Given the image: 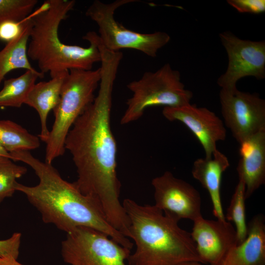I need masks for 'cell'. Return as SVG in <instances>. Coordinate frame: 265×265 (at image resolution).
Listing matches in <instances>:
<instances>
[{
	"instance_id": "cell-20",
	"label": "cell",
	"mask_w": 265,
	"mask_h": 265,
	"mask_svg": "<svg viewBox=\"0 0 265 265\" xmlns=\"http://www.w3.org/2000/svg\"><path fill=\"white\" fill-rule=\"evenodd\" d=\"M39 138L18 124L9 120H0V145L10 153L39 148Z\"/></svg>"
},
{
	"instance_id": "cell-4",
	"label": "cell",
	"mask_w": 265,
	"mask_h": 265,
	"mask_svg": "<svg viewBox=\"0 0 265 265\" xmlns=\"http://www.w3.org/2000/svg\"><path fill=\"white\" fill-rule=\"evenodd\" d=\"M75 3L74 0H47L31 14L27 56L36 63L39 72L49 73L51 78L71 69L92 70L101 61L95 31L82 37L89 43L86 48L65 44L59 38V25Z\"/></svg>"
},
{
	"instance_id": "cell-22",
	"label": "cell",
	"mask_w": 265,
	"mask_h": 265,
	"mask_svg": "<svg viewBox=\"0 0 265 265\" xmlns=\"http://www.w3.org/2000/svg\"><path fill=\"white\" fill-rule=\"evenodd\" d=\"M10 158L0 156V203L16 191V179L25 175L27 168L14 163Z\"/></svg>"
},
{
	"instance_id": "cell-17",
	"label": "cell",
	"mask_w": 265,
	"mask_h": 265,
	"mask_svg": "<svg viewBox=\"0 0 265 265\" xmlns=\"http://www.w3.org/2000/svg\"><path fill=\"white\" fill-rule=\"evenodd\" d=\"M68 72L52 78L48 81L35 83L25 102V104L38 112L41 124L38 137L45 143L50 133L47 125V117L51 110H53L59 103L62 83Z\"/></svg>"
},
{
	"instance_id": "cell-13",
	"label": "cell",
	"mask_w": 265,
	"mask_h": 265,
	"mask_svg": "<svg viewBox=\"0 0 265 265\" xmlns=\"http://www.w3.org/2000/svg\"><path fill=\"white\" fill-rule=\"evenodd\" d=\"M191 236L204 264L220 265L229 251L237 245L236 229L230 222L206 219L193 221Z\"/></svg>"
},
{
	"instance_id": "cell-21",
	"label": "cell",
	"mask_w": 265,
	"mask_h": 265,
	"mask_svg": "<svg viewBox=\"0 0 265 265\" xmlns=\"http://www.w3.org/2000/svg\"><path fill=\"white\" fill-rule=\"evenodd\" d=\"M245 184L238 179L225 216L226 220L233 222L235 225L237 245L246 238L248 232L245 220Z\"/></svg>"
},
{
	"instance_id": "cell-12",
	"label": "cell",
	"mask_w": 265,
	"mask_h": 265,
	"mask_svg": "<svg viewBox=\"0 0 265 265\" xmlns=\"http://www.w3.org/2000/svg\"><path fill=\"white\" fill-rule=\"evenodd\" d=\"M162 113L169 121H180L191 131L202 145L205 158H211L217 150V142L226 138V130L223 122L206 107L188 104L164 107Z\"/></svg>"
},
{
	"instance_id": "cell-2",
	"label": "cell",
	"mask_w": 265,
	"mask_h": 265,
	"mask_svg": "<svg viewBox=\"0 0 265 265\" xmlns=\"http://www.w3.org/2000/svg\"><path fill=\"white\" fill-rule=\"evenodd\" d=\"M10 155L14 161L30 166L38 177V185L30 186L17 182L15 189L26 196L44 223L53 224L66 234L78 227L92 228L132 249L133 243L111 226L99 203L82 194L75 182L63 179L52 164L40 160L29 151H17Z\"/></svg>"
},
{
	"instance_id": "cell-6",
	"label": "cell",
	"mask_w": 265,
	"mask_h": 265,
	"mask_svg": "<svg viewBox=\"0 0 265 265\" xmlns=\"http://www.w3.org/2000/svg\"><path fill=\"white\" fill-rule=\"evenodd\" d=\"M132 95L120 120L126 125L140 118L149 107H176L190 104L192 92L186 89L180 73L169 63L155 72H146L140 79L127 85Z\"/></svg>"
},
{
	"instance_id": "cell-15",
	"label": "cell",
	"mask_w": 265,
	"mask_h": 265,
	"mask_svg": "<svg viewBox=\"0 0 265 265\" xmlns=\"http://www.w3.org/2000/svg\"><path fill=\"white\" fill-rule=\"evenodd\" d=\"M227 157L216 150L211 158H200L193 164L191 173L208 191L213 207V213L217 219L226 220L221 198V184L223 173L229 167Z\"/></svg>"
},
{
	"instance_id": "cell-28",
	"label": "cell",
	"mask_w": 265,
	"mask_h": 265,
	"mask_svg": "<svg viewBox=\"0 0 265 265\" xmlns=\"http://www.w3.org/2000/svg\"><path fill=\"white\" fill-rule=\"evenodd\" d=\"M0 156L9 158L11 159L10 153L5 150L2 146L0 145Z\"/></svg>"
},
{
	"instance_id": "cell-14",
	"label": "cell",
	"mask_w": 265,
	"mask_h": 265,
	"mask_svg": "<svg viewBox=\"0 0 265 265\" xmlns=\"http://www.w3.org/2000/svg\"><path fill=\"white\" fill-rule=\"evenodd\" d=\"M239 145L240 158L237 170L238 179L245 184L246 199L265 182V130L251 135Z\"/></svg>"
},
{
	"instance_id": "cell-16",
	"label": "cell",
	"mask_w": 265,
	"mask_h": 265,
	"mask_svg": "<svg viewBox=\"0 0 265 265\" xmlns=\"http://www.w3.org/2000/svg\"><path fill=\"white\" fill-rule=\"evenodd\" d=\"M247 228L246 238L229 251L220 265H265L264 216H255Z\"/></svg>"
},
{
	"instance_id": "cell-7",
	"label": "cell",
	"mask_w": 265,
	"mask_h": 265,
	"mask_svg": "<svg viewBox=\"0 0 265 265\" xmlns=\"http://www.w3.org/2000/svg\"><path fill=\"white\" fill-rule=\"evenodd\" d=\"M135 1L137 0H116L107 3L95 0L87 9L85 15L98 26L100 40L108 50L118 52L123 49H133L155 57L158 51L170 40L168 33L137 32L126 28L115 19L114 13L118 8Z\"/></svg>"
},
{
	"instance_id": "cell-24",
	"label": "cell",
	"mask_w": 265,
	"mask_h": 265,
	"mask_svg": "<svg viewBox=\"0 0 265 265\" xmlns=\"http://www.w3.org/2000/svg\"><path fill=\"white\" fill-rule=\"evenodd\" d=\"M227 2L239 13L256 14L265 11V0H228Z\"/></svg>"
},
{
	"instance_id": "cell-3",
	"label": "cell",
	"mask_w": 265,
	"mask_h": 265,
	"mask_svg": "<svg viewBox=\"0 0 265 265\" xmlns=\"http://www.w3.org/2000/svg\"><path fill=\"white\" fill-rule=\"evenodd\" d=\"M123 206L130 220L129 238L135 245L128 265H179L189 261L204 264L190 233L179 221L154 205H140L130 198Z\"/></svg>"
},
{
	"instance_id": "cell-1",
	"label": "cell",
	"mask_w": 265,
	"mask_h": 265,
	"mask_svg": "<svg viewBox=\"0 0 265 265\" xmlns=\"http://www.w3.org/2000/svg\"><path fill=\"white\" fill-rule=\"evenodd\" d=\"M120 62L115 55L102 57L98 94L73 124L65 148L76 167L79 189L95 199L111 226L126 236L130 221L120 201L117 145L110 125L113 87Z\"/></svg>"
},
{
	"instance_id": "cell-23",
	"label": "cell",
	"mask_w": 265,
	"mask_h": 265,
	"mask_svg": "<svg viewBox=\"0 0 265 265\" xmlns=\"http://www.w3.org/2000/svg\"><path fill=\"white\" fill-rule=\"evenodd\" d=\"M37 0H0V24L13 20L23 21L32 13Z\"/></svg>"
},
{
	"instance_id": "cell-19",
	"label": "cell",
	"mask_w": 265,
	"mask_h": 265,
	"mask_svg": "<svg viewBox=\"0 0 265 265\" xmlns=\"http://www.w3.org/2000/svg\"><path fill=\"white\" fill-rule=\"evenodd\" d=\"M44 74L37 71L26 70L21 76L4 80L0 91V107H20L38 78Z\"/></svg>"
},
{
	"instance_id": "cell-10",
	"label": "cell",
	"mask_w": 265,
	"mask_h": 265,
	"mask_svg": "<svg viewBox=\"0 0 265 265\" xmlns=\"http://www.w3.org/2000/svg\"><path fill=\"white\" fill-rule=\"evenodd\" d=\"M219 101L224 124L239 144L265 130V101L257 94L220 89Z\"/></svg>"
},
{
	"instance_id": "cell-26",
	"label": "cell",
	"mask_w": 265,
	"mask_h": 265,
	"mask_svg": "<svg viewBox=\"0 0 265 265\" xmlns=\"http://www.w3.org/2000/svg\"><path fill=\"white\" fill-rule=\"evenodd\" d=\"M23 21L8 20L1 23L0 40L8 43L15 38L21 31Z\"/></svg>"
},
{
	"instance_id": "cell-5",
	"label": "cell",
	"mask_w": 265,
	"mask_h": 265,
	"mask_svg": "<svg viewBox=\"0 0 265 265\" xmlns=\"http://www.w3.org/2000/svg\"><path fill=\"white\" fill-rule=\"evenodd\" d=\"M101 79L96 70L71 69L63 80L58 104L53 110L54 121L46 142L45 162L52 164L65 151V142L74 122L93 102Z\"/></svg>"
},
{
	"instance_id": "cell-18",
	"label": "cell",
	"mask_w": 265,
	"mask_h": 265,
	"mask_svg": "<svg viewBox=\"0 0 265 265\" xmlns=\"http://www.w3.org/2000/svg\"><path fill=\"white\" fill-rule=\"evenodd\" d=\"M32 25L31 14L23 21L19 34L0 51V84L5 76L12 70H35L29 62L27 54Z\"/></svg>"
},
{
	"instance_id": "cell-29",
	"label": "cell",
	"mask_w": 265,
	"mask_h": 265,
	"mask_svg": "<svg viewBox=\"0 0 265 265\" xmlns=\"http://www.w3.org/2000/svg\"><path fill=\"white\" fill-rule=\"evenodd\" d=\"M202 263L194 261H189L183 262L179 265H202Z\"/></svg>"
},
{
	"instance_id": "cell-8",
	"label": "cell",
	"mask_w": 265,
	"mask_h": 265,
	"mask_svg": "<svg viewBox=\"0 0 265 265\" xmlns=\"http://www.w3.org/2000/svg\"><path fill=\"white\" fill-rule=\"evenodd\" d=\"M131 251L104 233L83 226L67 234L61 248L64 261L70 265H127Z\"/></svg>"
},
{
	"instance_id": "cell-27",
	"label": "cell",
	"mask_w": 265,
	"mask_h": 265,
	"mask_svg": "<svg viewBox=\"0 0 265 265\" xmlns=\"http://www.w3.org/2000/svg\"><path fill=\"white\" fill-rule=\"evenodd\" d=\"M0 265H25L13 257H0Z\"/></svg>"
},
{
	"instance_id": "cell-9",
	"label": "cell",
	"mask_w": 265,
	"mask_h": 265,
	"mask_svg": "<svg viewBox=\"0 0 265 265\" xmlns=\"http://www.w3.org/2000/svg\"><path fill=\"white\" fill-rule=\"evenodd\" d=\"M219 38L228 59L227 69L217 79L221 89H236L241 79L253 77L258 80L265 78V41L239 38L229 31L219 33Z\"/></svg>"
},
{
	"instance_id": "cell-25",
	"label": "cell",
	"mask_w": 265,
	"mask_h": 265,
	"mask_svg": "<svg viewBox=\"0 0 265 265\" xmlns=\"http://www.w3.org/2000/svg\"><path fill=\"white\" fill-rule=\"evenodd\" d=\"M21 237V234L17 232L7 239L0 240V257H13L17 259Z\"/></svg>"
},
{
	"instance_id": "cell-11",
	"label": "cell",
	"mask_w": 265,
	"mask_h": 265,
	"mask_svg": "<svg viewBox=\"0 0 265 265\" xmlns=\"http://www.w3.org/2000/svg\"><path fill=\"white\" fill-rule=\"evenodd\" d=\"M155 204L164 214L176 220L193 221L202 216L198 191L186 181L166 171L152 180Z\"/></svg>"
}]
</instances>
